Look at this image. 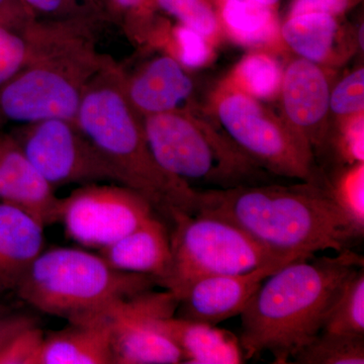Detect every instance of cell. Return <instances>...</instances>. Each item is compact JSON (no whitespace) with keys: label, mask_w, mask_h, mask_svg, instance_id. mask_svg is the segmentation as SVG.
Listing matches in <instances>:
<instances>
[{"label":"cell","mask_w":364,"mask_h":364,"mask_svg":"<svg viewBox=\"0 0 364 364\" xmlns=\"http://www.w3.org/2000/svg\"><path fill=\"white\" fill-rule=\"evenodd\" d=\"M177 306L178 299L171 291L154 289L109 306L114 363H183L181 351L166 328V320L176 316Z\"/></svg>","instance_id":"cell-10"},{"label":"cell","mask_w":364,"mask_h":364,"mask_svg":"<svg viewBox=\"0 0 364 364\" xmlns=\"http://www.w3.org/2000/svg\"><path fill=\"white\" fill-rule=\"evenodd\" d=\"M256 1L260 2V4H265V6H272L275 7V9H277L279 0H256Z\"/></svg>","instance_id":"cell-37"},{"label":"cell","mask_w":364,"mask_h":364,"mask_svg":"<svg viewBox=\"0 0 364 364\" xmlns=\"http://www.w3.org/2000/svg\"><path fill=\"white\" fill-rule=\"evenodd\" d=\"M39 324L33 314L0 306V359L21 333Z\"/></svg>","instance_id":"cell-32"},{"label":"cell","mask_w":364,"mask_h":364,"mask_svg":"<svg viewBox=\"0 0 364 364\" xmlns=\"http://www.w3.org/2000/svg\"><path fill=\"white\" fill-rule=\"evenodd\" d=\"M339 18L323 14L287 16L280 26L282 44L299 58L338 68L353 56L358 38Z\"/></svg>","instance_id":"cell-16"},{"label":"cell","mask_w":364,"mask_h":364,"mask_svg":"<svg viewBox=\"0 0 364 364\" xmlns=\"http://www.w3.org/2000/svg\"><path fill=\"white\" fill-rule=\"evenodd\" d=\"M150 6L176 18L179 25L202 33L214 46L224 37L210 0H148L144 9Z\"/></svg>","instance_id":"cell-26"},{"label":"cell","mask_w":364,"mask_h":364,"mask_svg":"<svg viewBox=\"0 0 364 364\" xmlns=\"http://www.w3.org/2000/svg\"><path fill=\"white\" fill-rule=\"evenodd\" d=\"M74 123L117 172L121 186L140 193L156 214L172 224L198 213V189L165 171L153 156L142 117L129 102L117 67L107 61L88 81Z\"/></svg>","instance_id":"cell-3"},{"label":"cell","mask_w":364,"mask_h":364,"mask_svg":"<svg viewBox=\"0 0 364 364\" xmlns=\"http://www.w3.org/2000/svg\"><path fill=\"white\" fill-rule=\"evenodd\" d=\"M28 52L25 33L0 26V87L25 66Z\"/></svg>","instance_id":"cell-31"},{"label":"cell","mask_w":364,"mask_h":364,"mask_svg":"<svg viewBox=\"0 0 364 364\" xmlns=\"http://www.w3.org/2000/svg\"><path fill=\"white\" fill-rule=\"evenodd\" d=\"M291 359L299 364H363L364 337L320 332Z\"/></svg>","instance_id":"cell-25"},{"label":"cell","mask_w":364,"mask_h":364,"mask_svg":"<svg viewBox=\"0 0 364 364\" xmlns=\"http://www.w3.org/2000/svg\"><path fill=\"white\" fill-rule=\"evenodd\" d=\"M91 23L35 21L26 28L28 60L0 87V123L75 121L86 85L107 62L93 49Z\"/></svg>","instance_id":"cell-4"},{"label":"cell","mask_w":364,"mask_h":364,"mask_svg":"<svg viewBox=\"0 0 364 364\" xmlns=\"http://www.w3.org/2000/svg\"><path fill=\"white\" fill-rule=\"evenodd\" d=\"M26 9L44 21L91 20L104 14L93 0H21Z\"/></svg>","instance_id":"cell-29"},{"label":"cell","mask_w":364,"mask_h":364,"mask_svg":"<svg viewBox=\"0 0 364 364\" xmlns=\"http://www.w3.org/2000/svg\"><path fill=\"white\" fill-rule=\"evenodd\" d=\"M169 49L171 55L186 70L205 67L214 59V48L202 33L188 26L177 25L170 30Z\"/></svg>","instance_id":"cell-27"},{"label":"cell","mask_w":364,"mask_h":364,"mask_svg":"<svg viewBox=\"0 0 364 364\" xmlns=\"http://www.w3.org/2000/svg\"><path fill=\"white\" fill-rule=\"evenodd\" d=\"M364 112V68L359 67L332 86L330 114L335 121Z\"/></svg>","instance_id":"cell-30"},{"label":"cell","mask_w":364,"mask_h":364,"mask_svg":"<svg viewBox=\"0 0 364 364\" xmlns=\"http://www.w3.org/2000/svg\"><path fill=\"white\" fill-rule=\"evenodd\" d=\"M358 1L359 0H293L287 16L323 14L339 18Z\"/></svg>","instance_id":"cell-33"},{"label":"cell","mask_w":364,"mask_h":364,"mask_svg":"<svg viewBox=\"0 0 364 364\" xmlns=\"http://www.w3.org/2000/svg\"><path fill=\"white\" fill-rule=\"evenodd\" d=\"M156 214L140 193L116 184L90 183L61 198L60 221L66 234L80 245H111Z\"/></svg>","instance_id":"cell-11"},{"label":"cell","mask_w":364,"mask_h":364,"mask_svg":"<svg viewBox=\"0 0 364 364\" xmlns=\"http://www.w3.org/2000/svg\"><path fill=\"white\" fill-rule=\"evenodd\" d=\"M210 111L232 142L264 171L320 182L311 146L262 102L222 81L213 92Z\"/></svg>","instance_id":"cell-8"},{"label":"cell","mask_w":364,"mask_h":364,"mask_svg":"<svg viewBox=\"0 0 364 364\" xmlns=\"http://www.w3.org/2000/svg\"><path fill=\"white\" fill-rule=\"evenodd\" d=\"M100 255L112 267L150 275L156 279L158 287H161L171 261L168 228L154 214L131 233L100 249Z\"/></svg>","instance_id":"cell-18"},{"label":"cell","mask_w":364,"mask_h":364,"mask_svg":"<svg viewBox=\"0 0 364 364\" xmlns=\"http://www.w3.org/2000/svg\"><path fill=\"white\" fill-rule=\"evenodd\" d=\"M95 4L98 6V9L105 13V11H111V6H109V0H93Z\"/></svg>","instance_id":"cell-36"},{"label":"cell","mask_w":364,"mask_h":364,"mask_svg":"<svg viewBox=\"0 0 364 364\" xmlns=\"http://www.w3.org/2000/svg\"><path fill=\"white\" fill-rule=\"evenodd\" d=\"M334 69L294 58L284 68L279 98L282 117L312 148L324 149L329 136L330 93Z\"/></svg>","instance_id":"cell-12"},{"label":"cell","mask_w":364,"mask_h":364,"mask_svg":"<svg viewBox=\"0 0 364 364\" xmlns=\"http://www.w3.org/2000/svg\"><path fill=\"white\" fill-rule=\"evenodd\" d=\"M361 267L363 256L346 249L299 258L268 275L240 314L245 358L269 352L273 363H289L321 332L342 282Z\"/></svg>","instance_id":"cell-1"},{"label":"cell","mask_w":364,"mask_h":364,"mask_svg":"<svg viewBox=\"0 0 364 364\" xmlns=\"http://www.w3.org/2000/svg\"><path fill=\"white\" fill-rule=\"evenodd\" d=\"M35 21L21 0H0V26L23 33Z\"/></svg>","instance_id":"cell-34"},{"label":"cell","mask_w":364,"mask_h":364,"mask_svg":"<svg viewBox=\"0 0 364 364\" xmlns=\"http://www.w3.org/2000/svg\"><path fill=\"white\" fill-rule=\"evenodd\" d=\"M198 212L234 223L261 245L277 253H338L359 239L332 202L323 182L244 184L198 191Z\"/></svg>","instance_id":"cell-2"},{"label":"cell","mask_w":364,"mask_h":364,"mask_svg":"<svg viewBox=\"0 0 364 364\" xmlns=\"http://www.w3.org/2000/svg\"><path fill=\"white\" fill-rule=\"evenodd\" d=\"M223 35L252 50H284L277 9L256 0H210ZM270 52V51H269Z\"/></svg>","instance_id":"cell-20"},{"label":"cell","mask_w":364,"mask_h":364,"mask_svg":"<svg viewBox=\"0 0 364 364\" xmlns=\"http://www.w3.org/2000/svg\"><path fill=\"white\" fill-rule=\"evenodd\" d=\"M282 77L284 67L273 53L252 50L223 81L259 102H269L279 97Z\"/></svg>","instance_id":"cell-22"},{"label":"cell","mask_w":364,"mask_h":364,"mask_svg":"<svg viewBox=\"0 0 364 364\" xmlns=\"http://www.w3.org/2000/svg\"><path fill=\"white\" fill-rule=\"evenodd\" d=\"M172 226L171 261L161 287L177 299L202 277L249 272L309 257L269 250L234 223L210 213L182 215Z\"/></svg>","instance_id":"cell-7"},{"label":"cell","mask_w":364,"mask_h":364,"mask_svg":"<svg viewBox=\"0 0 364 364\" xmlns=\"http://www.w3.org/2000/svg\"><path fill=\"white\" fill-rule=\"evenodd\" d=\"M157 286L150 275L112 267L100 254L54 248L38 256L14 291L33 310L71 321Z\"/></svg>","instance_id":"cell-5"},{"label":"cell","mask_w":364,"mask_h":364,"mask_svg":"<svg viewBox=\"0 0 364 364\" xmlns=\"http://www.w3.org/2000/svg\"><path fill=\"white\" fill-rule=\"evenodd\" d=\"M4 286H2L1 280H0V294L4 293Z\"/></svg>","instance_id":"cell-38"},{"label":"cell","mask_w":364,"mask_h":364,"mask_svg":"<svg viewBox=\"0 0 364 364\" xmlns=\"http://www.w3.org/2000/svg\"><path fill=\"white\" fill-rule=\"evenodd\" d=\"M321 332L364 337L363 267L352 270L342 282Z\"/></svg>","instance_id":"cell-23"},{"label":"cell","mask_w":364,"mask_h":364,"mask_svg":"<svg viewBox=\"0 0 364 364\" xmlns=\"http://www.w3.org/2000/svg\"><path fill=\"white\" fill-rule=\"evenodd\" d=\"M0 203L20 208L44 228L60 221L61 198L11 135L0 136Z\"/></svg>","instance_id":"cell-14"},{"label":"cell","mask_w":364,"mask_h":364,"mask_svg":"<svg viewBox=\"0 0 364 364\" xmlns=\"http://www.w3.org/2000/svg\"><path fill=\"white\" fill-rule=\"evenodd\" d=\"M328 195L359 238L364 234V162L342 166L331 181L323 182Z\"/></svg>","instance_id":"cell-24"},{"label":"cell","mask_w":364,"mask_h":364,"mask_svg":"<svg viewBox=\"0 0 364 364\" xmlns=\"http://www.w3.org/2000/svg\"><path fill=\"white\" fill-rule=\"evenodd\" d=\"M124 92L141 117L193 109L195 85L188 70L169 54L151 60L124 80Z\"/></svg>","instance_id":"cell-15"},{"label":"cell","mask_w":364,"mask_h":364,"mask_svg":"<svg viewBox=\"0 0 364 364\" xmlns=\"http://www.w3.org/2000/svg\"><path fill=\"white\" fill-rule=\"evenodd\" d=\"M142 124L158 164L191 186L200 183L208 189L231 188L256 184L264 174L196 109L142 117Z\"/></svg>","instance_id":"cell-6"},{"label":"cell","mask_w":364,"mask_h":364,"mask_svg":"<svg viewBox=\"0 0 364 364\" xmlns=\"http://www.w3.org/2000/svg\"><path fill=\"white\" fill-rule=\"evenodd\" d=\"M336 128L328 136L342 166L364 162V112L335 121Z\"/></svg>","instance_id":"cell-28"},{"label":"cell","mask_w":364,"mask_h":364,"mask_svg":"<svg viewBox=\"0 0 364 364\" xmlns=\"http://www.w3.org/2000/svg\"><path fill=\"white\" fill-rule=\"evenodd\" d=\"M284 265H267L252 272L210 275L196 280L179 296L176 316L217 325L240 315L261 282Z\"/></svg>","instance_id":"cell-13"},{"label":"cell","mask_w":364,"mask_h":364,"mask_svg":"<svg viewBox=\"0 0 364 364\" xmlns=\"http://www.w3.org/2000/svg\"><path fill=\"white\" fill-rule=\"evenodd\" d=\"M170 336L188 364L245 363L239 337L217 325L172 316L166 320Z\"/></svg>","instance_id":"cell-21"},{"label":"cell","mask_w":364,"mask_h":364,"mask_svg":"<svg viewBox=\"0 0 364 364\" xmlns=\"http://www.w3.org/2000/svg\"><path fill=\"white\" fill-rule=\"evenodd\" d=\"M11 136L53 188L100 181L121 184L117 172L74 122L47 119L25 124Z\"/></svg>","instance_id":"cell-9"},{"label":"cell","mask_w":364,"mask_h":364,"mask_svg":"<svg viewBox=\"0 0 364 364\" xmlns=\"http://www.w3.org/2000/svg\"><path fill=\"white\" fill-rule=\"evenodd\" d=\"M148 0H109L111 11H127L135 13L142 11Z\"/></svg>","instance_id":"cell-35"},{"label":"cell","mask_w":364,"mask_h":364,"mask_svg":"<svg viewBox=\"0 0 364 364\" xmlns=\"http://www.w3.org/2000/svg\"><path fill=\"white\" fill-rule=\"evenodd\" d=\"M107 308L68 321L63 329L45 334L38 364L114 363Z\"/></svg>","instance_id":"cell-17"},{"label":"cell","mask_w":364,"mask_h":364,"mask_svg":"<svg viewBox=\"0 0 364 364\" xmlns=\"http://www.w3.org/2000/svg\"><path fill=\"white\" fill-rule=\"evenodd\" d=\"M44 227L20 208L0 203V280L14 289L44 248Z\"/></svg>","instance_id":"cell-19"}]
</instances>
